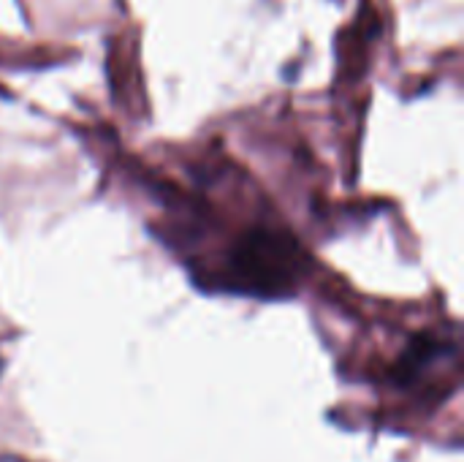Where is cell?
<instances>
[{
    "label": "cell",
    "mask_w": 464,
    "mask_h": 462,
    "mask_svg": "<svg viewBox=\"0 0 464 462\" xmlns=\"http://www.w3.org/2000/svg\"><path fill=\"white\" fill-rule=\"evenodd\" d=\"M0 370H3V359H0Z\"/></svg>",
    "instance_id": "obj_1"
}]
</instances>
